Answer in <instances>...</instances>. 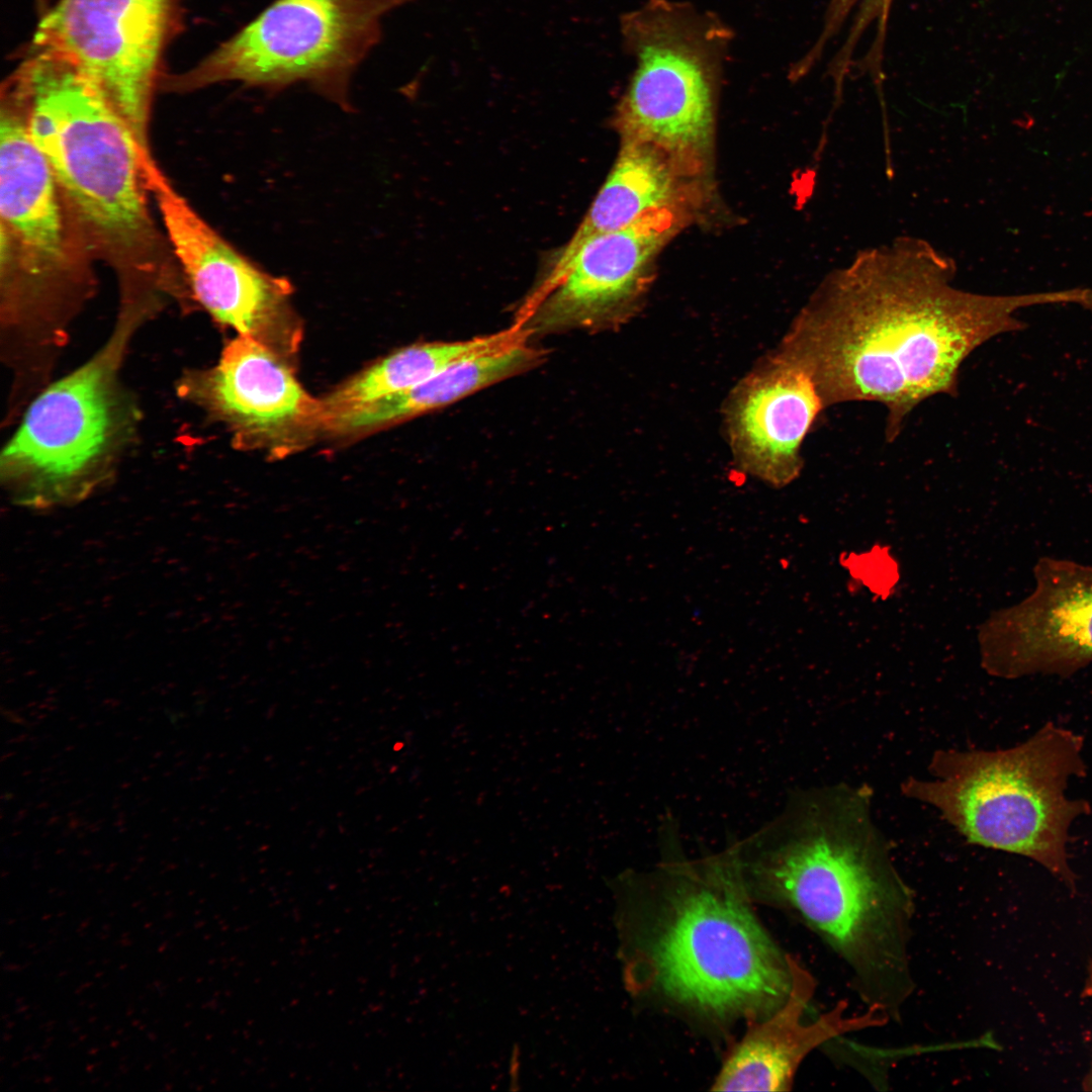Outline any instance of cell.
I'll return each instance as SVG.
<instances>
[{
  "instance_id": "1",
  "label": "cell",
  "mask_w": 1092,
  "mask_h": 1092,
  "mask_svg": "<svg viewBox=\"0 0 1092 1092\" xmlns=\"http://www.w3.org/2000/svg\"><path fill=\"white\" fill-rule=\"evenodd\" d=\"M956 271L951 258L918 238L859 251L824 278L780 355L811 377L824 407L884 404L886 437L893 441L920 402L956 394L960 368L977 348L1026 329L1017 310L1077 299L1073 288L965 291L952 283Z\"/></svg>"
},
{
  "instance_id": "2",
  "label": "cell",
  "mask_w": 1092,
  "mask_h": 1092,
  "mask_svg": "<svg viewBox=\"0 0 1092 1092\" xmlns=\"http://www.w3.org/2000/svg\"><path fill=\"white\" fill-rule=\"evenodd\" d=\"M749 897L796 912L846 964L868 1005L897 1020L914 991V894L876 825L872 791L843 783L796 792L735 841Z\"/></svg>"
},
{
  "instance_id": "3",
  "label": "cell",
  "mask_w": 1092,
  "mask_h": 1092,
  "mask_svg": "<svg viewBox=\"0 0 1092 1092\" xmlns=\"http://www.w3.org/2000/svg\"><path fill=\"white\" fill-rule=\"evenodd\" d=\"M3 92L47 159L90 259L109 265L128 295L181 272L149 206L156 161L96 87L68 62L31 50Z\"/></svg>"
},
{
  "instance_id": "4",
  "label": "cell",
  "mask_w": 1092,
  "mask_h": 1092,
  "mask_svg": "<svg viewBox=\"0 0 1092 1092\" xmlns=\"http://www.w3.org/2000/svg\"><path fill=\"white\" fill-rule=\"evenodd\" d=\"M668 848L650 875L660 890L656 922L640 946L641 966L672 1001L720 1018L766 1017L791 987L782 954L750 911L734 842L687 859Z\"/></svg>"
},
{
  "instance_id": "5",
  "label": "cell",
  "mask_w": 1092,
  "mask_h": 1092,
  "mask_svg": "<svg viewBox=\"0 0 1092 1092\" xmlns=\"http://www.w3.org/2000/svg\"><path fill=\"white\" fill-rule=\"evenodd\" d=\"M1082 751L1081 736L1049 722L1007 749H939L931 777L908 778L901 791L935 809L968 842L1031 858L1074 891L1069 830L1091 807L1066 790L1085 775Z\"/></svg>"
},
{
  "instance_id": "6",
  "label": "cell",
  "mask_w": 1092,
  "mask_h": 1092,
  "mask_svg": "<svg viewBox=\"0 0 1092 1092\" xmlns=\"http://www.w3.org/2000/svg\"><path fill=\"white\" fill-rule=\"evenodd\" d=\"M620 32L635 60L616 107L621 140L651 144L697 175L712 147L717 89L733 30L689 2L647 0L621 16Z\"/></svg>"
},
{
  "instance_id": "7",
  "label": "cell",
  "mask_w": 1092,
  "mask_h": 1092,
  "mask_svg": "<svg viewBox=\"0 0 1092 1092\" xmlns=\"http://www.w3.org/2000/svg\"><path fill=\"white\" fill-rule=\"evenodd\" d=\"M415 0H273L170 89L221 82L280 91L305 84L350 110L357 68L380 41L382 21Z\"/></svg>"
},
{
  "instance_id": "8",
  "label": "cell",
  "mask_w": 1092,
  "mask_h": 1092,
  "mask_svg": "<svg viewBox=\"0 0 1092 1092\" xmlns=\"http://www.w3.org/2000/svg\"><path fill=\"white\" fill-rule=\"evenodd\" d=\"M176 0H59L32 49L78 69L152 154L149 123Z\"/></svg>"
},
{
  "instance_id": "9",
  "label": "cell",
  "mask_w": 1092,
  "mask_h": 1092,
  "mask_svg": "<svg viewBox=\"0 0 1092 1092\" xmlns=\"http://www.w3.org/2000/svg\"><path fill=\"white\" fill-rule=\"evenodd\" d=\"M113 348L35 398L4 449L2 471L24 504L80 494L106 454L116 425Z\"/></svg>"
},
{
  "instance_id": "10",
  "label": "cell",
  "mask_w": 1092,
  "mask_h": 1092,
  "mask_svg": "<svg viewBox=\"0 0 1092 1092\" xmlns=\"http://www.w3.org/2000/svg\"><path fill=\"white\" fill-rule=\"evenodd\" d=\"M148 185L172 254L194 298L220 324L288 359L301 341L292 286L274 276L212 229L177 192L159 166Z\"/></svg>"
},
{
  "instance_id": "11",
  "label": "cell",
  "mask_w": 1092,
  "mask_h": 1092,
  "mask_svg": "<svg viewBox=\"0 0 1092 1092\" xmlns=\"http://www.w3.org/2000/svg\"><path fill=\"white\" fill-rule=\"evenodd\" d=\"M687 218L684 205L651 211L630 225L555 256L516 323L531 335L607 327L629 313L652 265Z\"/></svg>"
},
{
  "instance_id": "12",
  "label": "cell",
  "mask_w": 1092,
  "mask_h": 1092,
  "mask_svg": "<svg viewBox=\"0 0 1092 1092\" xmlns=\"http://www.w3.org/2000/svg\"><path fill=\"white\" fill-rule=\"evenodd\" d=\"M1034 587L980 627L982 665L994 676H1069L1092 662V564L1042 557Z\"/></svg>"
},
{
  "instance_id": "13",
  "label": "cell",
  "mask_w": 1092,
  "mask_h": 1092,
  "mask_svg": "<svg viewBox=\"0 0 1092 1092\" xmlns=\"http://www.w3.org/2000/svg\"><path fill=\"white\" fill-rule=\"evenodd\" d=\"M80 244L51 167L17 105L2 95L0 267L8 284L42 287L84 267Z\"/></svg>"
},
{
  "instance_id": "14",
  "label": "cell",
  "mask_w": 1092,
  "mask_h": 1092,
  "mask_svg": "<svg viewBox=\"0 0 1092 1092\" xmlns=\"http://www.w3.org/2000/svg\"><path fill=\"white\" fill-rule=\"evenodd\" d=\"M286 360L239 335L203 380L206 401L243 445L281 457L322 432L321 399L303 389Z\"/></svg>"
},
{
  "instance_id": "15",
  "label": "cell",
  "mask_w": 1092,
  "mask_h": 1092,
  "mask_svg": "<svg viewBox=\"0 0 1092 1092\" xmlns=\"http://www.w3.org/2000/svg\"><path fill=\"white\" fill-rule=\"evenodd\" d=\"M787 958L791 987L786 1000L766 1017L749 1021L745 1034L724 1061L712 1090L789 1091L801 1063L815 1049L840 1035L889 1022L886 1013L871 1007L862 1014L848 1016L845 1001L815 1020L804 1021L816 983L793 957Z\"/></svg>"
},
{
  "instance_id": "16",
  "label": "cell",
  "mask_w": 1092,
  "mask_h": 1092,
  "mask_svg": "<svg viewBox=\"0 0 1092 1092\" xmlns=\"http://www.w3.org/2000/svg\"><path fill=\"white\" fill-rule=\"evenodd\" d=\"M823 402L811 377L779 355L738 387L729 434L742 469L774 487L801 472V446Z\"/></svg>"
},
{
  "instance_id": "17",
  "label": "cell",
  "mask_w": 1092,
  "mask_h": 1092,
  "mask_svg": "<svg viewBox=\"0 0 1092 1092\" xmlns=\"http://www.w3.org/2000/svg\"><path fill=\"white\" fill-rule=\"evenodd\" d=\"M543 350L529 340L456 362L418 385L324 421L323 433L353 437L452 404L540 364Z\"/></svg>"
},
{
  "instance_id": "18",
  "label": "cell",
  "mask_w": 1092,
  "mask_h": 1092,
  "mask_svg": "<svg viewBox=\"0 0 1092 1092\" xmlns=\"http://www.w3.org/2000/svg\"><path fill=\"white\" fill-rule=\"evenodd\" d=\"M689 177L693 176L659 148L622 141L616 162L587 213L556 255H567L585 240L626 228L651 211L684 205Z\"/></svg>"
},
{
  "instance_id": "19",
  "label": "cell",
  "mask_w": 1092,
  "mask_h": 1092,
  "mask_svg": "<svg viewBox=\"0 0 1092 1092\" xmlns=\"http://www.w3.org/2000/svg\"><path fill=\"white\" fill-rule=\"evenodd\" d=\"M530 338V332L515 323L506 330L466 341L404 347L355 374L321 399L322 427L334 415L407 390L456 362Z\"/></svg>"
},
{
  "instance_id": "20",
  "label": "cell",
  "mask_w": 1092,
  "mask_h": 1092,
  "mask_svg": "<svg viewBox=\"0 0 1092 1092\" xmlns=\"http://www.w3.org/2000/svg\"><path fill=\"white\" fill-rule=\"evenodd\" d=\"M893 0H830L825 19L835 28L849 25L858 32L888 27Z\"/></svg>"
},
{
  "instance_id": "21",
  "label": "cell",
  "mask_w": 1092,
  "mask_h": 1092,
  "mask_svg": "<svg viewBox=\"0 0 1092 1092\" xmlns=\"http://www.w3.org/2000/svg\"><path fill=\"white\" fill-rule=\"evenodd\" d=\"M1084 994L1092 998V962L1089 966L1088 978L1086 981ZM1083 1089L1086 1091H1092V1065L1083 1080Z\"/></svg>"
}]
</instances>
